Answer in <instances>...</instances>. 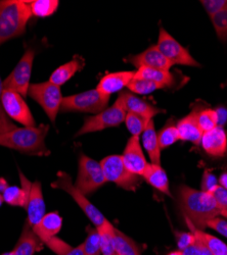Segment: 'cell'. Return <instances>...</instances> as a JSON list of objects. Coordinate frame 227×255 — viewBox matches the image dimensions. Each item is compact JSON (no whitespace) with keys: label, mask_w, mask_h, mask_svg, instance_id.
<instances>
[{"label":"cell","mask_w":227,"mask_h":255,"mask_svg":"<svg viewBox=\"0 0 227 255\" xmlns=\"http://www.w3.org/2000/svg\"><path fill=\"white\" fill-rule=\"evenodd\" d=\"M110 97L102 95L96 89L66 96L63 98L60 112L98 114L108 108Z\"/></svg>","instance_id":"277c9868"},{"label":"cell","mask_w":227,"mask_h":255,"mask_svg":"<svg viewBox=\"0 0 227 255\" xmlns=\"http://www.w3.org/2000/svg\"><path fill=\"white\" fill-rule=\"evenodd\" d=\"M81 245L83 255H101L100 237L96 229L89 228L87 237Z\"/></svg>","instance_id":"836d02e7"},{"label":"cell","mask_w":227,"mask_h":255,"mask_svg":"<svg viewBox=\"0 0 227 255\" xmlns=\"http://www.w3.org/2000/svg\"><path fill=\"white\" fill-rule=\"evenodd\" d=\"M192 232L195 234L196 239L200 241L213 255H227V245L219 238L210 235L202 230H198L189 224Z\"/></svg>","instance_id":"4316f807"},{"label":"cell","mask_w":227,"mask_h":255,"mask_svg":"<svg viewBox=\"0 0 227 255\" xmlns=\"http://www.w3.org/2000/svg\"><path fill=\"white\" fill-rule=\"evenodd\" d=\"M197 119L200 129L202 130L203 133L210 132L218 127L219 115L214 110L207 109L198 112Z\"/></svg>","instance_id":"1f68e13d"},{"label":"cell","mask_w":227,"mask_h":255,"mask_svg":"<svg viewBox=\"0 0 227 255\" xmlns=\"http://www.w3.org/2000/svg\"><path fill=\"white\" fill-rule=\"evenodd\" d=\"M61 227H63V219L57 211H52L46 214L41 222L33 228V231L45 245L51 238L56 237Z\"/></svg>","instance_id":"44dd1931"},{"label":"cell","mask_w":227,"mask_h":255,"mask_svg":"<svg viewBox=\"0 0 227 255\" xmlns=\"http://www.w3.org/2000/svg\"><path fill=\"white\" fill-rule=\"evenodd\" d=\"M85 61L83 57L79 55L74 56L72 60L65 63V65L58 67L50 76L49 82L56 85V86L60 87L61 85L67 83L76 73L81 71L84 68Z\"/></svg>","instance_id":"cb8c5ba5"},{"label":"cell","mask_w":227,"mask_h":255,"mask_svg":"<svg viewBox=\"0 0 227 255\" xmlns=\"http://www.w3.org/2000/svg\"><path fill=\"white\" fill-rule=\"evenodd\" d=\"M66 255H83V250H82V245H79L75 248H72V250L66 254Z\"/></svg>","instance_id":"f6af8a7d"},{"label":"cell","mask_w":227,"mask_h":255,"mask_svg":"<svg viewBox=\"0 0 227 255\" xmlns=\"http://www.w3.org/2000/svg\"><path fill=\"white\" fill-rule=\"evenodd\" d=\"M177 239V247L178 250L183 251L184 249L189 248L196 242V236L193 232H179L176 234Z\"/></svg>","instance_id":"f35d334b"},{"label":"cell","mask_w":227,"mask_h":255,"mask_svg":"<svg viewBox=\"0 0 227 255\" xmlns=\"http://www.w3.org/2000/svg\"><path fill=\"white\" fill-rule=\"evenodd\" d=\"M203 149L209 155L214 157H222L227 152V135L221 127L204 133L201 140Z\"/></svg>","instance_id":"ac0fdd59"},{"label":"cell","mask_w":227,"mask_h":255,"mask_svg":"<svg viewBox=\"0 0 227 255\" xmlns=\"http://www.w3.org/2000/svg\"><path fill=\"white\" fill-rule=\"evenodd\" d=\"M122 158L129 171L140 177H142L143 173L146 172L147 167L150 164L143 154L139 137L132 136L128 140L125 149H124L122 154Z\"/></svg>","instance_id":"5bb4252c"},{"label":"cell","mask_w":227,"mask_h":255,"mask_svg":"<svg viewBox=\"0 0 227 255\" xmlns=\"http://www.w3.org/2000/svg\"><path fill=\"white\" fill-rule=\"evenodd\" d=\"M210 19L218 38L222 41L227 40V8L210 15Z\"/></svg>","instance_id":"d590c367"},{"label":"cell","mask_w":227,"mask_h":255,"mask_svg":"<svg viewBox=\"0 0 227 255\" xmlns=\"http://www.w3.org/2000/svg\"><path fill=\"white\" fill-rule=\"evenodd\" d=\"M108 183L100 162H97L93 158L81 153L79 157L78 177L75 186L82 193L87 195L93 193Z\"/></svg>","instance_id":"52a82bcc"},{"label":"cell","mask_w":227,"mask_h":255,"mask_svg":"<svg viewBox=\"0 0 227 255\" xmlns=\"http://www.w3.org/2000/svg\"><path fill=\"white\" fill-rule=\"evenodd\" d=\"M27 220L26 223L33 229L36 227L45 214V202L42 193V186L41 183L36 181L32 183V187L30 190L29 200L27 204Z\"/></svg>","instance_id":"2e32d148"},{"label":"cell","mask_w":227,"mask_h":255,"mask_svg":"<svg viewBox=\"0 0 227 255\" xmlns=\"http://www.w3.org/2000/svg\"><path fill=\"white\" fill-rule=\"evenodd\" d=\"M2 108L6 116L25 127H36V122L23 96L11 90H3Z\"/></svg>","instance_id":"7c38bea8"},{"label":"cell","mask_w":227,"mask_h":255,"mask_svg":"<svg viewBox=\"0 0 227 255\" xmlns=\"http://www.w3.org/2000/svg\"><path fill=\"white\" fill-rule=\"evenodd\" d=\"M135 72L124 71L111 73L102 77L98 82L96 90L102 95L110 97L114 93L122 91L128 86V84L134 77Z\"/></svg>","instance_id":"e0dca14e"},{"label":"cell","mask_w":227,"mask_h":255,"mask_svg":"<svg viewBox=\"0 0 227 255\" xmlns=\"http://www.w3.org/2000/svg\"><path fill=\"white\" fill-rule=\"evenodd\" d=\"M152 120L153 119H149L147 117L128 113L126 114L125 121L124 122H125L127 129L132 134V136L139 137L140 135H142L144 130L147 129V127Z\"/></svg>","instance_id":"4dcf8cb0"},{"label":"cell","mask_w":227,"mask_h":255,"mask_svg":"<svg viewBox=\"0 0 227 255\" xmlns=\"http://www.w3.org/2000/svg\"><path fill=\"white\" fill-rule=\"evenodd\" d=\"M219 185L215 175L210 171H205L202 180V191L207 193H212Z\"/></svg>","instance_id":"ab89813d"},{"label":"cell","mask_w":227,"mask_h":255,"mask_svg":"<svg viewBox=\"0 0 227 255\" xmlns=\"http://www.w3.org/2000/svg\"><path fill=\"white\" fill-rule=\"evenodd\" d=\"M156 46L173 66L181 65L188 67H201L200 63L191 55L190 51L183 47L164 28L160 29L159 39Z\"/></svg>","instance_id":"9c48e42d"},{"label":"cell","mask_w":227,"mask_h":255,"mask_svg":"<svg viewBox=\"0 0 227 255\" xmlns=\"http://www.w3.org/2000/svg\"><path fill=\"white\" fill-rule=\"evenodd\" d=\"M114 228L115 227L108 221L105 225L96 229L100 237L101 255H119L115 243Z\"/></svg>","instance_id":"83f0119b"},{"label":"cell","mask_w":227,"mask_h":255,"mask_svg":"<svg viewBox=\"0 0 227 255\" xmlns=\"http://www.w3.org/2000/svg\"><path fill=\"white\" fill-rule=\"evenodd\" d=\"M7 187H8L7 182L3 178H0V193H3L7 189Z\"/></svg>","instance_id":"bcb514c9"},{"label":"cell","mask_w":227,"mask_h":255,"mask_svg":"<svg viewBox=\"0 0 227 255\" xmlns=\"http://www.w3.org/2000/svg\"><path fill=\"white\" fill-rule=\"evenodd\" d=\"M48 131L49 126L45 124L36 127L15 128L12 131L0 134V146L29 155L47 156L50 154L45 145Z\"/></svg>","instance_id":"7a4b0ae2"},{"label":"cell","mask_w":227,"mask_h":255,"mask_svg":"<svg viewBox=\"0 0 227 255\" xmlns=\"http://www.w3.org/2000/svg\"><path fill=\"white\" fill-rule=\"evenodd\" d=\"M28 95L43 109L50 122L54 124L64 98L61 96L60 87L49 81L31 84Z\"/></svg>","instance_id":"ba28073f"},{"label":"cell","mask_w":227,"mask_h":255,"mask_svg":"<svg viewBox=\"0 0 227 255\" xmlns=\"http://www.w3.org/2000/svg\"><path fill=\"white\" fill-rule=\"evenodd\" d=\"M179 138V133L176 126L168 125L158 133V141L161 149H165V148H168L169 146L175 144Z\"/></svg>","instance_id":"e575fe53"},{"label":"cell","mask_w":227,"mask_h":255,"mask_svg":"<svg viewBox=\"0 0 227 255\" xmlns=\"http://www.w3.org/2000/svg\"><path fill=\"white\" fill-rule=\"evenodd\" d=\"M34 51L27 50L9 76L3 81V90H11L26 97L30 88V79L34 61Z\"/></svg>","instance_id":"30bf717a"},{"label":"cell","mask_w":227,"mask_h":255,"mask_svg":"<svg viewBox=\"0 0 227 255\" xmlns=\"http://www.w3.org/2000/svg\"><path fill=\"white\" fill-rule=\"evenodd\" d=\"M226 84H227V82H226Z\"/></svg>","instance_id":"816d5d0a"},{"label":"cell","mask_w":227,"mask_h":255,"mask_svg":"<svg viewBox=\"0 0 227 255\" xmlns=\"http://www.w3.org/2000/svg\"><path fill=\"white\" fill-rule=\"evenodd\" d=\"M127 60L136 69L151 68L163 71H170V69L173 67L172 63L160 52L156 45L149 47L147 50L142 51L139 54L129 55Z\"/></svg>","instance_id":"9a60e30c"},{"label":"cell","mask_w":227,"mask_h":255,"mask_svg":"<svg viewBox=\"0 0 227 255\" xmlns=\"http://www.w3.org/2000/svg\"><path fill=\"white\" fill-rule=\"evenodd\" d=\"M51 187L67 192L75 200L78 206L83 210L85 216L95 226V229L101 227L108 222L104 215L86 198V195L76 188V186L72 183V179L69 174L65 172H58L56 180L51 183Z\"/></svg>","instance_id":"5b68a950"},{"label":"cell","mask_w":227,"mask_h":255,"mask_svg":"<svg viewBox=\"0 0 227 255\" xmlns=\"http://www.w3.org/2000/svg\"><path fill=\"white\" fill-rule=\"evenodd\" d=\"M2 93H3V81L0 78V134L7 133L14 130L16 126L13 122L6 116L2 108Z\"/></svg>","instance_id":"8d00e7d4"},{"label":"cell","mask_w":227,"mask_h":255,"mask_svg":"<svg viewBox=\"0 0 227 255\" xmlns=\"http://www.w3.org/2000/svg\"><path fill=\"white\" fill-rule=\"evenodd\" d=\"M168 255H182V252H181L180 250H177V251H174V252L169 253Z\"/></svg>","instance_id":"7dc6e473"},{"label":"cell","mask_w":227,"mask_h":255,"mask_svg":"<svg viewBox=\"0 0 227 255\" xmlns=\"http://www.w3.org/2000/svg\"><path fill=\"white\" fill-rule=\"evenodd\" d=\"M32 15L36 17H47L53 14L59 4L57 0H32L28 1Z\"/></svg>","instance_id":"f546056e"},{"label":"cell","mask_w":227,"mask_h":255,"mask_svg":"<svg viewBox=\"0 0 227 255\" xmlns=\"http://www.w3.org/2000/svg\"><path fill=\"white\" fill-rule=\"evenodd\" d=\"M218 183H219V186H221L222 188L227 190V172H225L221 175Z\"/></svg>","instance_id":"ee69618b"},{"label":"cell","mask_w":227,"mask_h":255,"mask_svg":"<svg viewBox=\"0 0 227 255\" xmlns=\"http://www.w3.org/2000/svg\"><path fill=\"white\" fill-rule=\"evenodd\" d=\"M44 243L41 241L37 234L33 229L25 222L23 232L20 234L13 252L15 255H34L36 252H39L43 249Z\"/></svg>","instance_id":"d6986e66"},{"label":"cell","mask_w":227,"mask_h":255,"mask_svg":"<svg viewBox=\"0 0 227 255\" xmlns=\"http://www.w3.org/2000/svg\"><path fill=\"white\" fill-rule=\"evenodd\" d=\"M127 88L133 94L148 95V94H151L154 91L159 90V89H161L163 87L160 86V85L154 83V82H151V81L133 78L131 80V82L128 84Z\"/></svg>","instance_id":"d6a6232c"},{"label":"cell","mask_w":227,"mask_h":255,"mask_svg":"<svg viewBox=\"0 0 227 255\" xmlns=\"http://www.w3.org/2000/svg\"><path fill=\"white\" fill-rule=\"evenodd\" d=\"M19 173V180L22 187L16 186H8L7 189L2 193L4 202L11 206H17L26 208L29 200L30 190L32 187V183L26 178V176L18 171Z\"/></svg>","instance_id":"ffe728a7"},{"label":"cell","mask_w":227,"mask_h":255,"mask_svg":"<svg viewBox=\"0 0 227 255\" xmlns=\"http://www.w3.org/2000/svg\"><path fill=\"white\" fill-rule=\"evenodd\" d=\"M179 203L188 223L198 230L207 228L208 222L221 216V209L211 193L199 191L187 185L178 190Z\"/></svg>","instance_id":"6da1fadb"},{"label":"cell","mask_w":227,"mask_h":255,"mask_svg":"<svg viewBox=\"0 0 227 255\" xmlns=\"http://www.w3.org/2000/svg\"><path fill=\"white\" fill-rule=\"evenodd\" d=\"M126 113L119 105L115 104L112 105L111 108H107L102 112L98 113L93 117L86 118L84 120L83 126L76 134V137L85 135L93 132L102 131L108 128H114L121 125L125 121Z\"/></svg>","instance_id":"8fae6325"},{"label":"cell","mask_w":227,"mask_h":255,"mask_svg":"<svg viewBox=\"0 0 227 255\" xmlns=\"http://www.w3.org/2000/svg\"><path fill=\"white\" fill-rule=\"evenodd\" d=\"M201 3L209 15L227 8V0H202Z\"/></svg>","instance_id":"74e56055"},{"label":"cell","mask_w":227,"mask_h":255,"mask_svg":"<svg viewBox=\"0 0 227 255\" xmlns=\"http://www.w3.org/2000/svg\"><path fill=\"white\" fill-rule=\"evenodd\" d=\"M1 255H15V254H14L13 251H9V252H5V253H3Z\"/></svg>","instance_id":"681fc988"},{"label":"cell","mask_w":227,"mask_h":255,"mask_svg":"<svg viewBox=\"0 0 227 255\" xmlns=\"http://www.w3.org/2000/svg\"><path fill=\"white\" fill-rule=\"evenodd\" d=\"M32 16L29 3L24 0L0 1V45L22 36Z\"/></svg>","instance_id":"3957f363"},{"label":"cell","mask_w":227,"mask_h":255,"mask_svg":"<svg viewBox=\"0 0 227 255\" xmlns=\"http://www.w3.org/2000/svg\"><path fill=\"white\" fill-rule=\"evenodd\" d=\"M198 112H193L187 117L181 119L176 128L179 133V138L182 141H189L195 144H201L203 132L198 124Z\"/></svg>","instance_id":"7402d4cb"},{"label":"cell","mask_w":227,"mask_h":255,"mask_svg":"<svg viewBox=\"0 0 227 255\" xmlns=\"http://www.w3.org/2000/svg\"><path fill=\"white\" fill-rule=\"evenodd\" d=\"M221 216L227 218V211H222V212H221Z\"/></svg>","instance_id":"f907efd6"},{"label":"cell","mask_w":227,"mask_h":255,"mask_svg":"<svg viewBox=\"0 0 227 255\" xmlns=\"http://www.w3.org/2000/svg\"><path fill=\"white\" fill-rule=\"evenodd\" d=\"M207 227L215 230L216 232L221 234L222 236L227 238V221L217 217V218L211 220L210 222H208Z\"/></svg>","instance_id":"7bdbcfd3"},{"label":"cell","mask_w":227,"mask_h":255,"mask_svg":"<svg viewBox=\"0 0 227 255\" xmlns=\"http://www.w3.org/2000/svg\"><path fill=\"white\" fill-rule=\"evenodd\" d=\"M141 178L144 181H147V183H149L152 187L160 191L161 193L171 196L169 189V180L166 172L164 171L161 164L150 163Z\"/></svg>","instance_id":"603a6c76"},{"label":"cell","mask_w":227,"mask_h":255,"mask_svg":"<svg viewBox=\"0 0 227 255\" xmlns=\"http://www.w3.org/2000/svg\"><path fill=\"white\" fill-rule=\"evenodd\" d=\"M222 211H227V190L222 188L221 186H217L216 189L211 193Z\"/></svg>","instance_id":"60d3db41"},{"label":"cell","mask_w":227,"mask_h":255,"mask_svg":"<svg viewBox=\"0 0 227 255\" xmlns=\"http://www.w3.org/2000/svg\"><path fill=\"white\" fill-rule=\"evenodd\" d=\"M136 79H142L154 82L160 86L164 87H170L172 86L174 78L170 71H163L158 69H151V68H140L134 74Z\"/></svg>","instance_id":"484cf974"},{"label":"cell","mask_w":227,"mask_h":255,"mask_svg":"<svg viewBox=\"0 0 227 255\" xmlns=\"http://www.w3.org/2000/svg\"><path fill=\"white\" fill-rule=\"evenodd\" d=\"M100 165L107 181L124 190L135 191L141 184L142 178L129 171L123 161L122 155H109L102 158Z\"/></svg>","instance_id":"8992f818"},{"label":"cell","mask_w":227,"mask_h":255,"mask_svg":"<svg viewBox=\"0 0 227 255\" xmlns=\"http://www.w3.org/2000/svg\"><path fill=\"white\" fill-rule=\"evenodd\" d=\"M115 104L119 105L120 108L125 111L126 114L131 113L153 120L157 115L163 112L162 110L155 108V106L148 103L147 101L138 98L135 94L131 93L130 91H121V93L115 101Z\"/></svg>","instance_id":"4fadbf2b"},{"label":"cell","mask_w":227,"mask_h":255,"mask_svg":"<svg viewBox=\"0 0 227 255\" xmlns=\"http://www.w3.org/2000/svg\"><path fill=\"white\" fill-rule=\"evenodd\" d=\"M182 255H213L200 241L196 239V242L189 248L184 249Z\"/></svg>","instance_id":"b9f144b4"},{"label":"cell","mask_w":227,"mask_h":255,"mask_svg":"<svg viewBox=\"0 0 227 255\" xmlns=\"http://www.w3.org/2000/svg\"><path fill=\"white\" fill-rule=\"evenodd\" d=\"M142 145L147 150L151 163L161 164V148L158 141V133L155 130V123L152 120L147 127V129L142 133Z\"/></svg>","instance_id":"d4e9b609"},{"label":"cell","mask_w":227,"mask_h":255,"mask_svg":"<svg viewBox=\"0 0 227 255\" xmlns=\"http://www.w3.org/2000/svg\"><path fill=\"white\" fill-rule=\"evenodd\" d=\"M4 202V199H3V195L1 194V193H0V206H1L2 205V203Z\"/></svg>","instance_id":"c3c4849f"},{"label":"cell","mask_w":227,"mask_h":255,"mask_svg":"<svg viewBox=\"0 0 227 255\" xmlns=\"http://www.w3.org/2000/svg\"><path fill=\"white\" fill-rule=\"evenodd\" d=\"M114 237L119 255H141L139 246L117 228H114Z\"/></svg>","instance_id":"f1b7e54d"}]
</instances>
